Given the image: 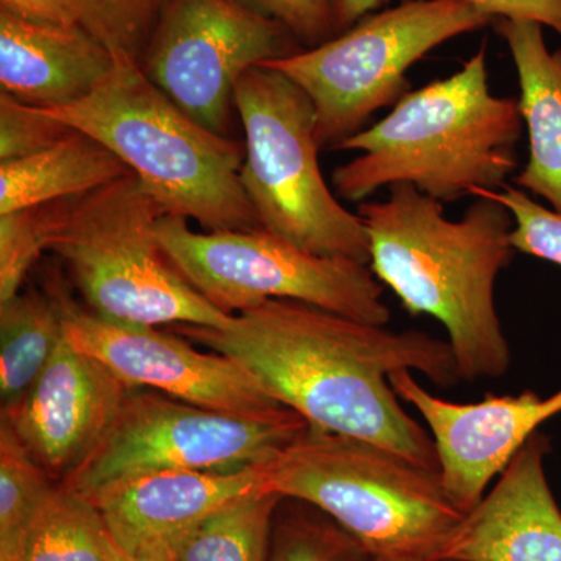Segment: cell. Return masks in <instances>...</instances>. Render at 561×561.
I'll list each match as a JSON object with an SVG mask.
<instances>
[{
    "instance_id": "obj_18",
    "label": "cell",
    "mask_w": 561,
    "mask_h": 561,
    "mask_svg": "<svg viewBox=\"0 0 561 561\" xmlns=\"http://www.w3.org/2000/svg\"><path fill=\"white\" fill-rule=\"evenodd\" d=\"M493 28L518 73V105L529 138V158L513 183L561 213V47L548 49L537 22L494 20Z\"/></svg>"
},
{
    "instance_id": "obj_13",
    "label": "cell",
    "mask_w": 561,
    "mask_h": 561,
    "mask_svg": "<svg viewBox=\"0 0 561 561\" xmlns=\"http://www.w3.org/2000/svg\"><path fill=\"white\" fill-rule=\"evenodd\" d=\"M389 381L400 400L427 424L443 485L463 513L481 502L493 479L538 427L561 413V390L548 398L526 390L518 397H486L460 404L432 394L413 371L394 373Z\"/></svg>"
},
{
    "instance_id": "obj_24",
    "label": "cell",
    "mask_w": 561,
    "mask_h": 561,
    "mask_svg": "<svg viewBox=\"0 0 561 561\" xmlns=\"http://www.w3.org/2000/svg\"><path fill=\"white\" fill-rule=\"evenodd\" d=\"M348 531L312 505L283 500L273 519L267 561H371Z\"/></svg>"
},
{
    "instance_id": "obj_34",
    "label": "cell",
    "mask_w": 561,
    "mask_h": 561,
    "mask_svg": "<svg viewBox=\"0 0 561 561\" xmlns=\"http://www.w3.org/2000/svg\"><path fill=\"white\" fill-rule=\"evenodd\" d=\"M371 561H394V560H381V559H375V557H373ZM432 561H456V560H432Z\"/></svg>"
},
{
    "instance_id": "obj_10",
    "label": "cell",
    "mask_w": 561,
    "mask_h": 561,
    "mask_svg": "<svg viewBox=\"0 0 561 561\" xmlns=\"http://www.w3.org/2000/svg\"><path fill=\"white\" fill-rule=\"evenodd\" d=\"M308 424L297 412L241 419L135 389L105 437L61 483L91 497L146 472L249 470L272 460Z\"/></svg>"
},
{
    "instance_id": "obj_27",
    "label": "cell",
    "mask_w": 561,
    "mask_h": 561,
    "mask_svg": "<svg viewBox=\"0 0 561 561\" xmlns=\"http://www.w3.org/2000/svg\"><path fill=\"white\" fill-rule=\"evenodd\" d=\"M472 198H490L511 210L515 227L511 241L513 249L540 257L561 267V213L546 208L526 191L507 186L501 191L478 190Z\"/></svg>"
},
{
    "instance_id": "obj_3",
    "label": "cell",
    "mask_w": 561,
    "mask_h": 561,
    "mask_svg": "<svg viewBox=\"0 0 561 561\" xmlns=\"http://www.w3.org/2000/svg\"><path fill=\"white\" fill-rule=\"evenodd\" d=\"M523 128L518 99L491 94L483 43L451 77L408 92L382 121L345 140L339 150L360 154L335 169L332 184L353 203L393 184L442 203L501 191L518 171Z\"/></svg>"
},
{
    "instance_id": "obj_8",
    "label": "cell",
    "mask_w": 561,
    "mask_h": 561,
    "mask_svg": "<svg viewBox=\"0 0 561 561\" xmlns=\"http://www.w3.org/2000/svg\"><path fill=\"white\" fill-rule=\"evenodd\" d=\"M461 0H402L316 47L262 62L311 99L320 149L339 150L411 92L409 69L435 47L493 24Z\"/></svg>"
},
{
    "instance_id": "obj_17",
    "label": "cell",
    "mask_w": 561,
    "mask_h": 561,
    "mask_svg": "<svg viewBox=\"0 0 561 561\" xmlns=\"http://www.w3.org/2000/svg\"><path fill=\"white\" fill-rule=\"evenodd\" d=\"M113 54L81 25L43 24L0 11V87L36 108L87 98L114 68Z\"/></svg>"
},
{
    "instance_id": "obj_14",
    "label": "cell",
    "mask_w": 561,
    "mask_h": 561,
    "mask_svg": "<svg viewBox=\"0 0 561 561\" xmlns=\"http://www.w3.org/2000/svg\"><path fill=\"white\" fill-rule=\"evenodd\" d=\"M133 390L62 337L32 389L2 409V421L54 481L65 482L105 437Z\"/></svg>"
},
{
    "instance_id": "obj_22",
    "label": "cell",
    "mask_w": 561,
    "mask_h": 561,
    "mask_svg": "<svg viewBox=\"0 0 561 561\" xmlns=\"http://www.w3.org/2000/svg\"><path fill=\"white\" fill-rule=\"evenodd\" d=\"M280 501L262 490L232 502L184 535L169 553L171 561H267Z\"/></svg>"
},
{
    "instance_id": "obj_15",
    "label": "cell",
    "mask_w": 561,
    "mask_h": 561,
    "mask_svg": "<svg viewBox=\"0 0 561 561\" xmlns=\"http://www.w3.org/2000/svg\"><path fill=\"white\" fill-rule=\"evenodd\" d=\"M265 489L260 467L241 471L146 472L91 496L111 538L130 556H169L214 513Z\"/></svg>"
},
{
    "instance_id": "obj_12",
    "label": "cell",
    "mask_w": 561,
    "mask_h": 561,
    "mask_svg": "<svg viewBox=\"0 0 561 561\" xmlns=\"http://www.w3.org/2000/svg\"><path fill=\"white\" fill-rule=\"evenodd\" d=\"M49 291L60 309L66 341L101 360L131 389L160 391L241 419L267 420L294 412L276 401L247 368L224 354L195 350L176 332L103 319L73 301L57 278Z\"/></svg>"
},
{
    "instance_id": "obj_5",
    "label": "cell",
    "mask_w": 561,
    "mask_h": 561,
    "mask_svg": "<svg viewBox=\"0 0 561 561\" xmlns=\"http://www.w3.org/2000/svg\"><path fill=\"white\" fill-rule=\"evenodd\" d=\"M261 471L267 491L330 516L375 559L440 560L465 516L440 472L311 424Z\"/></svg>"
},
{
    "instance_id": "obj_2",
    "label": "cell",
    "mask_w": 561,
    "mask_h": 561,
    "mask_svg": "<svg viewBox=\"0 0 561 561\" xmlns=\"http://www.w3.org/2000/svg\"><path fill=\"white\" fill-rule=\"evenodd\" d=\"M370 268L405 311L440 321L460 381L500 379L512 350L497 313L496 280L515 249L511 210L476 198L460 220L411 184H393L386 201L364 202Z\"/></svg>"
},
{
    "instance_id": "obj_29",
    "label": "cell",
    "mask_w": 561,
    "mask_h": 561,
    "mask_svg": "<svg viewBox=\"0 0 561 561\" xmlns=\"http://www.w3.org/2000/svg\"><path fill=\"white\" fill-rule=\"evenodd\" d=\"M253 9L278 21L298 43L316 47L335 36L330 0H245Z\"/></svg>"
},
{
    "instance_id": "obj_9",
    "label": "cell",
    "mask_w": 561,
    "mask_h": 561,
    "mask_svg": "<svg viewBox=\"0 0 561 561\" xmlns=\"http://www.w3.org/2000/svg\"><path fill=\"white\" fill-rule=\"evenodd\" d=\"M187 221L162 216L158 239L173 267L220 311L291 300L381 327L391 319L370 265L309 253L264 228L197 232Z\"/></svg>"
},
{
    "instance_id": "obj_28",
    "label": "cell",
    "mask_w": 561,
    "mask_h": 561,
    "mask_svg": "<svg viewBox=\"0 0 561 561\" xmlns=\"http://www.w3.org/2000/svg\"><path fill=\"white\" fill-rule=\"evenodd\" d=\"M72 127L36 106L0 94V162L22 160L72 135Z\"/></svg>"
},
{
    "instance_id": "obj_4",
    "label": "cell",
    "mask_w": 561,
    "mask_h": 561,
    "mask_svg": "<svg viewBox=\"0 0 561 561\" xmlns=\"http://www.w3.org/2000/svg\"><path fill=\"white\" fill-rule=\"evenodd\" d=\"M43 111L114 151L165 216L195 220L206 231L261 228L241 183L243 144L192 119L136 58L116 55L87 98Z\"/></svg>"
},
{
    "instance_id": "obj_23",
    "label": "cell",
    "mask_w": 561,
    "mask_h": 561,
    "mask_svg": "<svg viewBox=\"0 0 561 561\" xmlns=\"http://www.w3.org/2000/svg\"><path fill=\"white\" fill-rule=\"evenodd\" d=\"M60 482L54 481L10 424H0V561L13 560L22 538Z\"/></svg>"
},
{
    "instance_id": "obj_7",
    "label": "cell",
    "mask_w": 561,
    "mask_h": 561,
    "mask_svg": "<svg viewBox=\"0 0 561 561\" xmlns=\"http://www.w3.org/2000/svg\"><path fill=\"white\" fill-rule=\"evenodd\" d=\"M243 127L241 183L261 228L309 253L370 264L359 213L332 194L320 169L311 99L278 70L256 66L236 87Z\"/></svg>"
},
{
    "instance_id": "obj_26",
    "label": "cell",
    "mask_w": 561,
    "mask_h": 561,
    "mask_svg": "<svg viewBox=\"0 0 561 561\" xmlns=\"http://www.w3.org/2000/svg\"><path fill=\"white\" fill-rule=\"evenodd\" d=\"M168 0H76L81 25L114 55L139 60Z\"/></svg>"
},
{
    "instance_id": "obj_20",
    "label": "cell",
    "mask_w": 561,
    "mask_h": 561,
    "mask_svg": "<svg viewBox=\"0 0 561 561\" xmlns=\"http://www.w3.org/2000/svg\"><path fill=\"white\" fill-rule=\"evenodd\" d=\"M62 337L61 313L50 291H20L0 302V398L9 409L32 389Z\"/></svg>"
},
{
    "instance_id": "obj_21",
    "label": "cell",
    "mask_w": 561,
    "mask_h": 561,
    "mask_svg": "<svg viewBox=\"0 0 561 561\" xmlns=\"http://www.w3.org/2000/svg\"><path fill=\"white\" fill-rule=\"evenodd\" d=\"M113 538L98 505L65 483L31 524L13 560L111 561Z\"/></svg>"
},
{
    "instance_id": "obj_30",
    "label": "cell",
    "mask_w": 561,
    "mask_h": 561,
    "mask_svg": "<svg viewBox=\"0 0 561 561\" xmlns=\"http://www.w3.org/2000/svg\"><path fill=\"white\" fill-rule=\"evenodd\" d=\"M493 20L537 22L561 36V0H461Z\"/></svg>"
},
{
    "instance_id": "obj_16",
    "label": "cell",
    "mask_w": 561,
    "mask_h": 561,
    "mask_svg": "<svg viewBox=\"0 0 561 561\" xmlns=\"http://www.w3.org/2000/svg\"><path fill=\"white\" fill-rule=\"evenodd\" d=\"M551 442L531 435L481 502L465 513L440 553L456 561H561V512L546 457Z\"/></svg>"
},
{
    "instance_id": "obj_6",
    "label": "cell",
    "mask_w": 561,
    "mask_h": 561,
    "mask_svg": "<svg viewBox=\"0 0 561 561\" xmlns=\"http://www.w3.org/2000/svg\"><path fill=\"white\" fill-rule=\"evenodd\" d=\"M165 216L135 173L58 203L47 250L68 265L84 301L103 319L130 327L228 328L230 313L206 300L165 256Z\"/></svg>"
},
{
    "instance_id": "obj_1",
    "label": "cell",
    "mask_w": 561,
    "mask_h": 561,
    "mask_svg": "<svg viewBox=\"0 0 561 561\" xmlns=\"http://www.w3.org/2000/svg\"><path fill=\"white\" fill-rule=\"evenodd\" d=\"M173 332L241 364L280 404L311 426L376 443L440 472L431 432L389 381L419 371L438 387L460 382L448 341L394 332L291 300H265L230 327L176 324Z\"/></svg>"
},
{
    "instance_id": "obj_25",
    "label": "cell",
    "mask_w": 561,
    "mask_h": 561,
    "mask_svg": "<svg viewBox=\"0 0 561 561\" xmlns=\"http://www.w3.org/2000/svg\"><path fill=\"white\" fill-rule=\"evenodd\" d=\"M58 203L0 214V302L20 294L33 264L47 250Z\"/></svg>"
},
{
    "instance_id": "obj_11",
    "label": "cell",
    "mask_w": 561,
    "mask_h": 561,
    "mask_svg": "<svg viewBox=\"0 0 561 561\" xmlns=\"http://www.w3.org/2000/svg\"><path fill=\"white\" fill-rule=\"evenodd\" d=\"M295 41L245 0H168L139 65L192 119L228 136L243 73L300 50Z\"/></svg>"
},
{
    "instance_id": "obj_32",
    "label": "cell",
    "mask_w": 561,
    "mask_h": 561,
    "mask_svg": "<svg viewBox=\"0 0 561 561\" xmlns=\"http://www.w3.org/2000/svg\"><path fill=\"white\" fill-rule=\"evenodd\" d=\"M390 0H330L335 35L348 31L368 14L383 10Z\"/></svg>"
},
{
    "instance_id": "obj_31",
    "label": "cell",
    "mask_w": 561,
    "mask_h": 561,
    "mask_svg": "<svg viewBox=\"0 0 561 561\" xmlns=\"http://www.w3.org/2000/svg\"><path fill=\"white\" fill-rule=\"evenodd\" d=\"M0 11L43 24L81 25L76 0H0Z\"/></svg>"
},
{
    "instance_id": "obj_19",
    "label": "cell",
    "mask_w": 561,
    "mask_h": 561,
    "mask_svg": "<svg viewBox=\"0 0 561 561\" xmlns=\"http://www.w3.org/2000/svg\"><path fill=\"white\" fill-rule=\"evenodd\" d=\"M130 173L108 147L76 130L32 157L0 162V214L83 197Z\"/></svg>"
},
{
    "instance_id": "obj_33",
    "label": "cell",
    "mask_w": 561,
    "mask_h": 561,
    "mask_svg": "<svg viewBox=\"0 0 561 561\" xmlns=\"http://www.w3.org/2000/svg\"><path fill=\"white\" fill-rule=\"evenodd\" d=\"M111 561H171L169 556H130L122 551L119 546L113 540V551H111Z\"/></svg>"
}]
</instances>
